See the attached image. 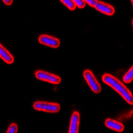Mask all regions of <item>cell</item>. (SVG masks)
<instances>
[{
  "mask_svg": "<svg viewBox=\"0 0 133 133\" xmlns=\"http://www.w3.org/2000/svg\"><path fill=\"white\" fill-rule=\"evenodd\" d=\"M35 77L39 80L48 82V83H52V84H59L61 81V79L59 76L43 71H36Z\"/></svg>",
  "mask_w": 133,
  "mask_h": 133,
  "instance_id": "277c9868",
  "label": "cell"
},
{
  "mask_svg": "<svg viewBox=\"0 0 133 133\" xmlns=\"http://www.w3.org/2000/svg\"><path fill=\"white\" fill-rule=\"evenodd\" d=\"M95 8L100 12L107 15H114L115 12V9L113 6L103 2H98V1L95 6Z\"/></svg>",
  "mask_w": 133,
  "mask_h": 133,
  "instance_id": "8992f818",
  "label": "cell"
},
{
  "mask_svg": "<svg viewBox=\"0 0 133 133\" xmlns=\"http://www.w3.org/2000/svg\"><path fill=\"white\" fill-rule=\"evenodd\" d=\"M130 1H131L132 3H133V0H130Z\"/></svg>",
  "mask_w": 133,
  "mask_h": 133,
  "instance_id": "2e32d148",
  "label": "cell"
},
{
  "mask_svg": "<svg viewBox=\"0 0 133 133\" xmlns=\"http://www.w3.org/2000/svg\"><path fill=\"white\" fill-rule=\"evenodd\" d=\"M105 126L107 128L117 132H122L124 130V127L123 124L117 121L108 118L105 121Z\"/></svg>",
  "mask_w": 133,
  "mask_h": 133,
  "instance_id": "ba28073f",
  "label": "cell"
},
{
  "mask_svg": "<svg viewBox=\"0 0 133 133\" xmlns=\"http://www.w3.org/2000/svg\"><path fill=\"white\" fill-rule=\"evenodd\" d=\"M133 77V66L129 70V71L126 73L123 77V81L126 83H129L132 81Z\"/></svg>",
  "mask_w": 133,
  "mask_h": 133,
  "instance_id": "30bf717a",
  "label": "cell"
},
{
  "mask_svg": "<svg viewBox=\"0 0 133 133\" xmlns=\"http://www.w3.org/2000/svg\"><path fill=\"white\" fill-rule=\"evenodd\" d=\"M0 57L8 64H12L14 62V57L2 44H0Z\"/></svg>",
  "mask_w": 133,
  "mask_h": 133,
  "instance_id": "9c48e42d",
  "label": "cell"
},
{
  "mask_svg": "<svg viewBox=\"0 0 133 133\" xmlns=\"http://www.w3.org/2000/svg\"><path fill=\"white\" fill-rule=\"evenodd\" d=\"M18 130V127L15 123H13V124H11L9 127V129L7 130V132L8 133H16Z\"/></svg>",
  "mask_w": 133,
  "mask_h": 133,
  "instance_id": "7c38bea8",
  "label": "cell"
},
{
  "mask_svg": "<svg viewBox=\"0 0 133 133\" xmlns=\"http://www.w3.org/2000/svg\"><path fill=\"white\" fill-rule=\"evenodd\" d=\"M85 3H87V4H89L91 7L92 8H95V5L97 4L98 0H84Z\"/></svg>",
  "mask_w": 133,
  "mask_h": 133,
  "instance_id": "5bb4252c",
  "label": "cell"
},
{
  "mask_svg": "<svg viewBox=\"0 0 133 133\" xmlns=\"http://www.w3.org/2000/svg\"><path fill=\"white\" fill-rule=\"evenodd\" d=\"M39 41L42 45H45L52 48H57L60 45L59 39L48 35H40L39 37Z\"/></svg>",
  "mask_w": 133,
  "mask_h": 133,
  "instance_id": "5b68a950",
  "label": "cell"
},
{
  "mask_svg": "<svg viewBox=\"0 0 133 133\" xmlns=\"http://www.w3.org/2000/svg\"><path fill=\"white\" fill-rule=\"evenodd\" d=\"M2 1L7 5H11L13 3V0H2Z\"/></svg>",
  "mask_w": 133,
  "mask_h": 133,
  "instance_id": "9a60e30c",
  "label": "cell"
},
{
  "mask_svg": "<svg viewBox=\"0 0 133 133\" xmlns=\"http://www.w3.org/2000/svg\"><path fill=\"white\" fill-rule=\"evenodd\" d=\"M33 108L37 110L51 113H56L60 110V104L55 103L44 101H36L33 104Z\"/></svg>",
  "mask_w": 133,
  "mask_h": 133,
  "instance_id": "7a4b0ae2",
  "label": "cell"
},
{
  "mask_svg": "<svg viewBox=\"0 0 133 133\" xmlns=\"http://www.w3.org/2000/svg\"><path fill=\"white\" fill-rule=\"evenodd\" d=\"M73 3L75 4L76 7H78L79 8H84L85 7V2L84 0H72Z\"/></svg>",
  "mask_w": 133,
  "mask_h": 133,
  "instance_id": "4fadbf2b",
  "label": "cell"
},
{
  "mask_svg": "<svg viewBox=\"0 0 133 133\" xmlns=\"http://www.w3.org/2000/svg\"><path fill=\"white\" fill-rule=\"evenodd\" d=\"M83 77L91 90L95 93H99L101 91V86L95 78L92 71L90 70H85L83 73Z\"/></svg>",
  "mask_w": 133,
  "mask_h": 133,
  "instance_id": "3957f363",
  "label": "cell"
},
{
  "mask_svg": "<svg viewBox=\"0 0 133 133\" xmlns=\"http://www.w3.org/2000/svg\"><path fill=\"white\" fill-rule=\"evenodd\" d=\"M79 123H80V115L78 112L75 111L71 116V124H70L69 133H77L79 132Z\"/></svg>",
  "mask_w": 133,
  "mask_h": 133,
  "instance_id": "52a82bcc",
  "label": "cell"
},
{
  "mask_svg": "<svg viewBox=\"0 0 133 133\" xmlns=\"http://www.w3.org/2000/svg\"><path fill=\"white\" fill-rule=\"evenodd\" d=\"M102 81L105 84L112 87L114 90L121 95V96L130 104H133V97L132 92L122 82L120 81L112 75L106 73L102 77Z\"/></svg>",
  "mask_w": 133,
  "mask_h": 133,
  "instance_id": "6da1fadb",
  "label": "cell"
},
{
  "mask_svg": "<svg viewBox=\"0 0 133 133\" xmlns=\"http://www.w3.org/2000/svg\"><path fill=\"white\" fill-rule=\"evenodd\" d=\"M66 8L70 10H74L76 8V5L72 0H60Z\"/></svg>",
  "mask_w": 133,
  "mask_h": 133,
  "instance_id": "8fae6325",
  "label": "cell"
}]
</instances>
